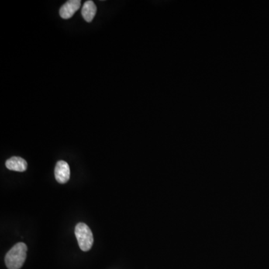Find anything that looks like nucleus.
Returning <instances> with one entry per match:
<instances>
[{
	"mask_svg": "<svg viewBox=\"0 0 269 269\" xmlns=\"http://www.w3.org/2000/svg\"><path fill=\"white\" fill-rule=\"evenodd\" d=\"M27 246L26 244H16L5 257V265L8 269H20L26 261Z\"/></svg>",
	"mask_w": 269,
	"mask_h": 269,
	"instance_id": "f257e3e1",
	"label": "nucleus"
},
{
	"mask_svg": "<svg viewBox=\"0 0 269 269\" xmlns=\"http://www.w3.org/2000/svg\"><path fill=\"white\" fill-rule=\"evenodd\" d=\"M75 235L79 246L83 251H88L92 248L94 237L91 229L84 223H79L76 226Z\"/></svg>",
	"mask_w": 269,
	"mask_h": 269,
	"instance_id": "f03ea898",
	"label": "nucleus"
},
{
	"mask_svg": "<svg viewBox=\"0 0 269 269\" xmlns=\"http://www.w3.org/2000/svg\"><path fill=\"white\" fill-rule=\"evenodd\" d=\"M70 170L69 165L63 160L58 162L55 167V177L58 183L64 184L70 180Z\"/></svg>",
	"mask_w": 269,
	"mask_h": 269,
	"instance_id": "7ed1b4c3",
	"label": "nucleus"
},
{
	"mask_svg": "<svg viewBox=\"0 0 269 269\" xmlns=\"http://www.w3.org/2000/svg\"><path fill=\"white\" fill-rule=\"evenodd\" d=\"M81 6L80 0H70L66 2L59 10V15L63 19H70L80 9Z\"/></svg>",
	"mask_w": 269,
	"mask_h": 269,
	"instance_id": "20e7f679",
	"label": "nucleus"
},
{
	"mask_svg": "<svg viewBox=\"0 0 269 269\" xmlns=\"http://www.w3.org/2000/svg\"><path fill=\"white\" fill-rule=\"evenodd\" d=\"M5 166L8 170L18 171V172H24L27 169L28 165L26 160L22 158L14 156L5 162Z\"/></svg>",
	"mask_w": 269,
	"mask_h": 269,
	"instance_id": "39448f33",
	"label": "nucleus"
},
{
	"mask_svg": "<svg viewBox=\"0 0 269 269\" xmlns=\"http://www.w3.org/2000/svg\"><path fill=\"white\" fill-rule=\"evenodd\" d=\"M97 13V6L93 1H86L82 8V15L84 21L91 22Z\"/></svg>",
	"mask_w": 269,
	"mask_h": 269,
	"instance_id": "423d86ee",
	"label": "nucleus"
}]
</instances>
